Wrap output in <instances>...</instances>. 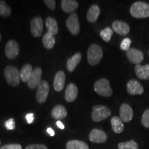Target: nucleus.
Returning a JSON list of instances; mask_svg holds the SVG:
<instances>
[{
  "label": "nucleus",
  "mask_w": 149,
  "mask_h": 149,
  "mask_svg": "<svg viewBox=\"0 0 149 149\" xmlns=\"http://www.w3.org/2000/svg\"><path fill=\"white\" fill-rule=\"evenodd\" d=\"M130 13L137 19L149 17V3L144 1H136L130 6Z\"/></svg>",
  "instance_id": "1"
},
{
  "label": "nucleus",
  "mask_w": 149,
  "mask_h": 149,
  "mask_svg": "<svg viewBox=\"0 0 149 149\" xmlns=\"http://www.w3.org/2000/svg\"><path fill=\"white\" fill-rule=\"evenodd\" d=\"M103 57V50L100 46L93 44L89 46L87 53V59L91 66L97 65Z\"/></svg>",
  "instance_id": "2"
},
{
  "label": "nucleus",
  "mask_w": 149,
  "mask_h": 149,
  "mask_svg": "<svg viewBox=\"0 0 149 149\" xmlns=\"http://www.w3.org/2000/svg\"><path fill=\"white\" fill-rule=\"evenodd\" d=\"M5 79L11 86H17L20 81V73L16 67L14 66H8L3 70Z\"/></svg>",
  "instance_id": "3"
},
{
  "label": "nucleus",
  "mask_w": 149,
  "mask_h": 149,
  "mask_svg": "<svg viewBox=\"0 0 149 149\" xmlns=\"http://www.w3.org/2000/svg\"><path fill=\"white\" fill-rule=\"evenodd\" d=\"M94 90L98 95L103 97H111L113 95V89L109 81L105 78L97 80L94 84Z\"/></svg>",
  "instance_id": "4"
},
{
  "label": "nucleus",
  "mask_w": 149,
  "mask_h": 149,
  "mask_svg": "<svg viewBox=\"0 0 149 149\" xmlns=\"http://www.w3.org/2000/svg\"><path fill=\"white\" fill-rule=\"evenodd\" d=\"M111 115V111L106 106L97 105L93 107L91 117L95 122H100L106 120Z\"/></svg>",
  "instance_id": "5"
},
{
  "label": "nucleus",
  "mask_w": 149,
  "mask_h": 149,
  "mask_svg": "<svg viewBox=\"0 0 149 149\" xmlns=\"http://www.w3.org/2000/svg\"><path fill=\"white\" fill-rule=\"evenodd\" d=\"M50 91V86L48 82L45 80H42L37 87L36 93L37 101L40 104H44L46 101L48 93Z\"/></svg>",
  "instance_id": "6"
},
{
  "label": "nucleus",
  "mask_w": 149,
  "mask_h": 149,
  "mask_svg": "<svg viewBox=\"0 0 149 149\" xmlns=\"http://www.w3.org/2000/svg\"><path fill=\"white\" fill-rule=\"evenodd\" d=\"M66 26L68 31L73 35L79 34L80 31V24L77 14L72 13L66 20Z\"/></svg>",
  "instance_id": "7"
},
{
  "label": "nucleus",
  "mask_w": 149,
  "mask_h": 149,
  "mask_svg": "<svg viewBox=\"0 0 149 149\" xmlns=\"http://www.w3.org/2000/svg\"><path fill=\"white\" fill-rule=\"evenodd\" d=\"M19 52V46L15 40H9L5 46V54L8 59L16 58Z\"/></svg>",
  "instance_id": "8"
},
{
  "label": "nucleus",
  "mask_w": 149,
  "mask_h": 149,
  "mask_svg": "<svg viewBox=\"0 0 149 149\" xmlns=\"http://www.w3.org/2000/svg\"><path fill=\"white\" fill-rule=\"evenodd\" d=\"M127 92L130 95H141L144 93V89L143 86L139 81L136 79H130L126 84Z\"/></svg>",
  "instance_id": "9"
},
{
  "label": "nucleus",
  "mask_w": 149,
  "mask_h": 149,
  "mask_svg": "<svg viewBox=\"0 0 149 149\" xmlns=\"http://www.w3.org/2000/svg\"><path fill=\"white\" fill-rule=\"evenodd\" d=\"M126 57L130 62L136 64H139L144 59L143 52L134 48H130L128 51H126Z\"/></svg>",
  "instance_id": "10"
},
{
  "label": "nucleus",
  "mask_w": 149,
  "mask_h": 149,
  "mask_svg": "<svg viewBox=\"0 0 149 149\" xmlns=\"http://www.w3.org/2000/svg\"><path fill=\"white\" fill-rule=\"evenodd\" d=\"M31 31L33 36L40 37L43 32V20L40 17L33 18L31 21Z\"/></svg>",
  "instance_id": "11"
},
{
  "label": "nucleus",
  "mask_w": 149,
  "mask_h": 149,
  "mask_svg": "<svg viewBox=\"0 0 149 149\" xmlns=\"http://www.w3.org/2000/svg\"><path fill=\"white\" fill-rule=\"evenodd\" d=\"M91 141L97 144H102L107 140V135L104 130L97 129L92 130L88 135Z\"/></svg>",
  "instance_id": "12"
},
{
  "label": "nucleus",
  "mask_w": 149,
  "mask_h": 149,
  "mask_svg": "<svg viewBox=\"0 0 149 149\" xmlns=\"http://www.w3.org/2000/svg\"><path fill=\"white\" fill-rule=\"evenodd\" d=\"M42 70L40 67H36L35 69H33V72L31 75V78L28 81V86L30 88L34 89L38 86L42 81Z\"/></svg>",
  "instance_id": "13"
},
{
  "label": "nucleus",
  "mask_w": 149,
  "mask_h": 149,
  "mask_svg": "<svg viewBox=\"0 0 149 149\" xmlns=\"http://www.w3.org/2000/svg\"><path fill=\"white\" fill-rule=\"evenodd\" d=\"M120 116L123 122H129L133 117V110L129 104L124 103L120 106Z\"/></svg>",
  "instance_id": "14"
},
{
  "label": "nucleus",
  "mask_w": 149,
  "mask_h": 149,
  "mask_svg": "<svg viewBox=\"0 0 149 149\" xmlns=\"http://www.w3.org/2000/svg\"><path fill=\"white\" fill-rule=\"evenodd\" d=\"M112 29L113 31L120 35H126L130 32V27L126 22L116 20L112 24Z\"/></svg>",
  "instance_id": "15"
},
{
  "label": "nucleus",
  "mask_w": 149,
  "mask_h": 149,
  "mask_svg": "<svg viewBox=\"0 0 149 149\" xmlns=\"http://www.w3.org/2000/svg\"><path fill=\"white\" fill-rule=\"evenodd\" d=\"M78 95V89L76 85L73 83H70L67 86L65 91V100L68 102H72L77 99Z\"/></svg>",
  "instance_id": "16"
},
{
  "label": "nucleus",
  "mask_w": 149,
  "mask_h": 149,
  "mask_svg": "<svg viewBox=\"0 0 149 149\" xmlns=\"http://www.w3.org/2000/svg\"><path fill=\"white\" fill-rule=\"evenodd\" d=\"M65 84V73L59 70L56 73L53 81V87L55 91L60 92L64 89Z\"/></svg>",
  "instance_id": "17"
},
{
  "label": "nucleus",
  "mask_w": 149,
  "mask_h": 149,
  "mask_svg": "<svg viewBox=\"0 0 149 149\" xmlns=\"http://www.w3.org/2000/svg\"><path fill=\"white\" fill-rule=\"evenodd\" d=\"M101 10L99 6L96 4H93L88 9V13L86 15V19L88 22L91 23H95L100 16Z\"/></svg>",
  "instance_id": "18"
},
{
  "label": "nucleus",
  "mask_w": 149,
  "mask_h": 149,
  "mask_svg": "<svg viewBox=\"0 0 149 149\" xmlns=\"http://www.w3.org/2000/svg\"><path fill=\"white\" fill-rule=\"evenodd\" d=\"M135 71L139 79L144 80L149 79V64H146L144 66L137 64L135 66Z\"/></svg>",
  "instance_id": "19"
},
{
  "label": "nucleus",
  "mask_w": 149,
  "mask_h": 149,
  "mask_svg": "<svg viewBox=\"0 0 149 149\" xmlns=\"http://www.w3.org/2000/svg\"><path fill=\"white\" fill-rule=\"evenodd\" d=\"M78 3L74 0H62L61 1V6L63 11L67 13L74 12L78 8Z\"/></svg>",
  "instance_id": "20"
},
{
  "label": "nucleus",
  "mask_w": 149,
  "mask_h": 149,
  "mask_svg": "<svg viewBox=\"0 0 149 149\" xmlns=\"http://www.w3.org/2000/svg\"><path fill=\"white\" fill-rule=\"evenodd\" d=\"M67 111L66 108L62 105H57L53 108L51 111V116L56 120L64 119L67 116Z\"/></svg>",
  "instance_id": "21"
},
{
  "label": "nucleus",
  "mask_w": 149,
  "mask_h": 149,
  "mask_svg": "<svg viewBox=\"0 0 149 149\" xmlns=\"http://www.w3.org/2000/svg\"><path fill=\"white\" fill-rule=\"evenodd\" d=\"M81 59V55L80 53H77L67 60L66 67L67 69L69 72H72L75 69L78 64L80 62Z\"/></svg>",
  "instance_id": "22"
},
{
  "label": "nucleus",
  "mask_w": 149,
  "mask_h": 149,
  "mask_svg": "<svg viewBox=\"0 0 149 149\" xmlns=\"http://www.w3.org/2000/svg\"><path fill=\"white\" fill-rule=\"evenodd\" d=\"M45 24L46 29L48 30V33L53 35V36L57 34L58 26H57V22L55 19L53 17H48L46 19Z\"/></svg>",
  "instance_id": "23"
},
{
  "label": "nucleus",
  "mask_w": 149,
  "mask_h": 149,
  "mask_svg": "<svg viewBox=\"0 0 149 149\" xmlns=\"http://www.w3.org/2000/svg\"><path fill=\"white\" fill-rule=\"evenodd\" d=\"M33 72V67L31 64H27L22 67L20 71V79L23 82H28Z\"/></svg>",
  "instance_id": "24"
},
{
  "label": "nucleus",
  "mask_w": 149,
  "mask_h": 149,
  "mask_svg": "<svg viewBox=\"0 0 149 149\" xmlns=\"http://www.w3.org/2000/svg\"><path fill=\"white\" fill-rule=\"evenodd\" d=\"M111 122L112 128H113V131L115 133L119 134L124 131V125L122 120L120 119V117L117 116L113 117L111 120Z\"/></svg>",
  "instance_id": "25"
},
{
  "label": "nucleus",
  "mask_w": 149,
  "mask_h": 149,
  "mask_svg": "<svg viewBox=\"0 0 149 149\" xmlns=\"http://www.w3.org/2000/svg\"><path fill=\"white\" fill-rule=\"evenodd\" d=\"M66 149H89V146L84 141L70 140L66 144Z\"/></svg>",
  "instance_id": "26"
},
{
  "label": "nucleus",
  "mask_w": 149,
  "mask_h": 149,
  "mask_svg": "<svg viewBox=\"0 0 149 149\" xmlns=\"http://www.w3.org/2000/svg\"><path fill=\"white\" fill-rule=\"evenodd\" d=\"M42 42L44 46L47 49H52L54 47L55 44V38L53 35H50L49 33H46L43 37Z\"/></svg>",
  "instance_id": "27"
},
{
  "label": "nucleus",
  "mask_w": 149,
  "mask_h": 149,
  "mask_svg": "<svg viewBox=\"0 0 149 149\" xmlns=\"http://www.w3.org/2000/svg\"><path fill=\"white\" fill-rule=\"evenodd\" d=\"M11 14L10 6L4 1L0 0V16L3 17H8Z\"/></svg>",
  "instance_id": "28"
},
{
  "label": "nucleus",
  "mask_w": 149,
  "mask_h": 149,
  "mask_svg": "<svg viewBox=\"0 0 149 149\" xmlns=\"http://www.w3.org/2000/svg\"><path fill=\"white\" fill-rule=\"evenodd\" d=\"M119 149H139V145L135 140L120 142L118 144Z\"/></svg>",
  "instance_id": "29"
},
{
  "label": "nucleus",
  "mask_w": 149,
  "mask_h": 149,
  "mask_svg": "<svg viewBox=\"0 0 149 149\" xmlns=\"http://www.w3.org/2000/svg\"><path fill=\"white\" fill-rule=\"evenodd\" d=\"M113 34V29L110 27L105 28V29L102 30V31H101V32H100V36H101L102 40L106 42H109L111 41Z\"/></svg>",
  "instance_id": "30"
},
{
  "label": "nucleus",
  "mask_w": 149,
  "mask_h": 149,
  "mask_svg": "<svg viewBox=\"0 0 149 149\" xmlns=\"http://www.w3.org/2000/svg\"><path fill=\"white\" fill-rule=\"evenodd\" d=\"M141 124L145 128H149V109L144 112L141 117Z\"/></svg>",
  "instance_id": "31"
},
{
  "label": "nucleus",
  "mask_w": 149,
  "mask_h": 149,
  "mask_svg": "<svg viewBox=\"0 0 149 149\" xmlns=\"http://www.w3.org/2000/svg\"><path fill=\"white\" fill-rule=\"evenodd\" d=\"M132 41L129 38H125L122 40L120 44V48L122 51H128L130 49V44H131Z\"/></svg>",
  "instance_id": "32"
},
{
  "label": "nucleus",
  "mask_w": 149,
  "mask_h": 149,
  "mask_svg": "<svg viewBox=\"0 0 149 149\" xmlns=\"http://www.w3.org/2000/svg\"><path fill=\"white\" fill-rule=\"evenodd\" d=\"M5 126L8 130H15V123L13 118H10L5 122Z\"/></svg>",
  "instance_id": "33"
},
{
  "label": "nucleus",
  "mask_w": 149,
  "mask_h": 149,
  "mask_svg": "<svg viewBox=\"0 0 149 149\" xmlns=\"http://www.w3.org/2000/svg\"><path fill=\"white\" fill-rule=\"evenodd\" d=\"M0 149H22V147L18 144H8L1 146Z\"/></svg>",
  "instance_id": "34"
},
{
  "label": "nucleus",
  "mask_w": 149,
  "mask_h": 149,
  "mask_svg": "<svg viewBox=\"0 0 149 149\" xmlns=\"http://www.w3.org/2000/svg\"><path fill=\"white\" fill-rule=\"evenodd\" d=\"M44 2L46 3L48 8L51 10H54L56 7V2L55 0H44Z\"/></svg>",
  "instance_id": "35"
},
{
  "label": "nucleus",
  "mask_w": 149,
  "mask_h": 149,
  "mask_svg": "<svg viewBox=\"0 0 149 149\" xmlns=\"http://www.w3.org/2000/svg\"><path fill=\"white\" fill-rule=\"evenodd\" d=\"M25 149H48V148L43 144H31L27 146Z\"/></svg>",
  "instance_id": "36"
},
{
  "label": "nucleus",
  "mask_w": 149,
  "mask_h": 149,
  "mask_svg": "<svg viewBox=\"0 0 149 149\" xmlns=\"http://www.w3.org/2000/svg\"><path fill=\"white\" fill-rule=\"evenodd\" d=\"M26 121L28 122V124H32L33 122V121H34V114L33 113H28V114L26 115Z\"/></svg>",
  "instance_id": "37"
},
{
  "label": "nucleus",
  "mask_w": 149,
  "mask_h": 149,
  "mask_svg": "<svg viewBox=\"0 0 149 149\" xmlns=\"http://www.w3.org/2000/svg\"><path fill=\"white\" fill-rule=\"evenodd\" d=\"M57 126H58V127L60 128V129H64V128H65V126H64V124H62V122H61V121H59V120H58L57 122Z\"/></svg>",
  "instance_id": "38"
},
{
  "label": "nucleus",
  "mask_w": 149,
  "mask_h": 149,
  "mask_svg": "<svg viewBox=\"0 0 149 149\" xmlns=\"http://www.w3.org/2000/svg\"><path fill=\"white\" fill-rule=\"evenodd\" d=\"M47 132H48V133L50 135L52 136V137H53V136L55 135V132H54V130L52 129L51 128H48Z\"/></svg>",
  "instance_id": "39"
},
{
  "label": "nucleus",
  "mask_w": 149,
  "mask_h": 149,
  "mask_svg": "<svg viewBox=\"0 0 149 149\" xmlns=\"http://www.w3.org/2000/svg\"><path fill=\"white\" fill-rule=\"evenodd\" d=\"M1 35L0 34V42H1Z\"/></svg>",
  "instance_id": "40"
},
{
  "label": "nucleus",
  "mask_w": 149,
  "mask_h": 149,
  "mask_svg": "<svg viewBox=\"0 0 149 149\" xmlns=\"http://www.w3.org/2000/svg\"><path fill=\"white\" fill-rule=\"evenodd\" d=\"M0 145H1V141H0Z\"/></svg>",
  "instance_id": "41"
},
{
  "label": "nucleus",
  "mask_w": 149,
  "mask_h": 149,
  "mask_svg": "<svg viewBox=\"0 0 149 149\" xmlns=\"http://www.w3.org/2000/svg\"><path fill=\"white\" fill-rule=\"evenodd\" d=\"M148 55H149V51H148Z\"/></svg>",
  "instance_id": "42"
}]
</instances>
